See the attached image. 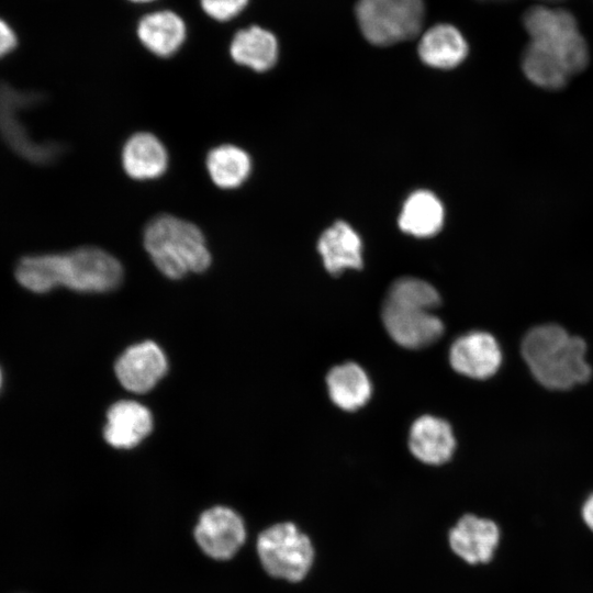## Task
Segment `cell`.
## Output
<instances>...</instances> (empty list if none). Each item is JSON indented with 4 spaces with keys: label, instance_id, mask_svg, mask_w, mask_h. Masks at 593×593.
Wrapping results in <instances>:
<instances>
[{
    "label": "cell",
    "instance_id": "6da1fadb",
    "mask_svg": "<svg viewBox=\"0 0 593 593\" xmlns=\"http://www.w3.org/2000/svg\"><path fill=\"white\" fill-rule=\"evenodd\" d=\"M15 279L26 290L45 293L57 287L79 292H108L123 279L120 261L108 251L82 246L64 254H36L22 257Z\"/></svg>",
    "mask_w": 593,
    "mask_h": 593
},
{
    "label": "cell",
    "instance_id": "7a4b0ae2",
    "mask_svg": "<svg viewBox=\"0 0 593 593\" xmlns=\"http://www.w3.org/2000/svg\"><path fill=\"white\" fill-rule=\"evenodd\" d=\"M585 354L584 340L556 324L532 328L522 342V356L532 374L551 390H567L590 379Z\"/></svg>",
    "mask_w": 593,
    "mask_h": 593
},
{
    "label": "cell",
    "instance_id": "3957f363",
    "mask_svg": "<svg viewBox=\"0 0 593 593\" xmlns=\"http://www.w3.org/2000/svg\"><path fill=\"white\" fill-rule=\"evenodd\" d=\"M143 242L154 265L170 279L202 272L212 260L200 228L175 215L153 217L145 227Z\"/></svg>",
    "mask_w": 593,
    "mask_h": 593
},
{
    "label": "cell",
    "instance_id": "277c9868",
    "mask_svg": "<svg viewBox=\"0 0 593 593\" xmlns=\"http://www.w3.org/2000/svg\"><path fill=\"white\" fill-rule=\"evenodd\" d=\"M523 24L530 41L555 53L571 76L588 66L589 46L570 12L542 5L533 7L524 13Z\"/></svg>",
    "mask_w": 593,
    "mask_h": 593
},
{
    "label": "cell",
    "instance_id": "5b68a950",
    "mask_svg": "<svg viewBox=\"0 0 593 593\" xmlns=\"http://www.w3.org/2000/svg\"><path fill=\"white\" fill-rule=\"evenodd\" d=\"M356 19L365 38L377 46L415 37L425 19L423 0H357Z\"/></svg>",
    "mask_w": 593,
    "mask_h": 593
},
{
    "label": "cell",
    "instance_id": "8992f818",
    "mask_svg": "<svg viewBox=\"0 0 593 593\" xmlns=\"http://www.w3.org/2000/svg\"><path fill=\"white\" fill-rule=\"evenodd\" d=\"M41 100L40 93L0 82V136L15 154L40 166L56 161L63 153L57 143L34 139L23 122L22 113Z\"/></svg>",
    "mask_w": 593,
    "mask_h": 593
},
{
    "label": "cell",
    "instance_id": "52a82bcc",
    "mask_svg": "<svg viewBox=\"0 0 593 593\" xmlns=\"http://www.w3.org/2000/svg\"><path fill=\"white\" fill-rule=\"evenodd\" d=\"M257 550L266 571L290 582L301 581L309 572L314 557L309 537L292 523H280L264 530Z\"/></svg>",
    "mask_w": 593,
    "mask_h": 593
},
{
    "label": "cell",
    "instance_id": "ba28073f",
    "mask_svg": "<svg viewBox=\"0 0 593 593\" xmlns=\"http://www.w3.org/2000/svg\"><path fill=\"white\" fill-rule=\"evenodd\" d=\"M382 321L390 337L410 349L432 345L444 333L441 320L432 310L415 304L384 300Z\"/></svg>",
    "mask_w": 593,
    "mask_h": 593
},
{
    "label": "cell",
    "instance_id": "9c48e42d",
    "mask_svg": "<svg viewBox=\"0 0 593 593\" xmlns=\"http://www.w3.org/2000/svg\"><path fill=\"white\" fill-rule=\"evenodd\" d=\"M245 526L240 516L225 506H214L199 518L194 536L200 548L211 558L233 557L245 540Z\"/></svg>",
    "mask_w": 593,
    "mask_h": 593
},
{
    "label": "cell",
    "instance_id": "30bf717a",
    "mask_svg": "<svg viewBox=\"0 0 593 593\" xmlns=\"http://www.w3.org/2000/svg\"><path fill=\"white\" fill-rule=\"evenodd\" d=\"M167 367L168 362L160 347L146 340L128 347L118 358L114 371L126 390L145 393L164 377Z\"/></svg>",
    "mask_w": 593,
    "mask_h": 593
},
{
    "label": "cell",
    "instance_id": "8fae6325",
    "mask_svg": "<svg viewBox=\"0 0 593 593\" xmlns=\"http://www.w3.org/2000/svg\"><path fill=\"white\" fill-rule=\"evenodd\" d=\"M449 361L460 374L472 379H486L499 370L502 351L491 334L475 331L454 342L449 351Z\"/></svg>",
    "mask_w": 593,
    "mask_h": 593
},
{
    "label": "cell",
    "instance_id": "7c38bea8",
    "mask_svg": "<svg viewBox=\"0 0 593 593\" xmlns=\"http://www.w3.org/2000/svg\"><path fill=\"white\" fill-rule=\"evenodd\" d=\"M499 539L500 530L494 522L472 514L462 516L449 533L452 551L471 564L490 561Z\"/></svg>",
    "mask_w": 593,
    "mask_h": 593
},
{
    "label": "cell",
    "instance_id": "4fadbf2b",
    "mask_svg": "<svg viewBox=\"0 0 593 593\" xmlns=\"http://www.w3.org/2000/svg\"><path fill=\"white\" fill-rule=\"evenodd\" d=\"M152 428L149 410L138 402L123 400L109 409L103 436L112 447L128 449L138 445Z\"/></svg>",
    "mask_w": 593,
    "mask_h": 593
},
{
    "label": "cell",
    "instance_id": "5bb4252c",
    "mask_svg": "<svg viewBox=\"0 0 593 593\" xmlns=\"http://www.w3.org/2000/svg\"><path fill=\"white\" fill-rule=\"evenodd\" d=\"M409 446L412 454L422 462L441 465L451 458L456 441L452 429L446 421L424 415L412 424Z\"/></svg>",
    "mask_w": 593,
    "mask_h": 593
},
{
    "label": "cell",
    "instance_id": "9a60e30c",
    "mask_svg": "<svg viewBox=\"0 0 593 593\" xmlns=\"http://www.w3.org/2000/svg\"><path fill=\"white\" fill-rule=\"evenodd\" d=\"M121 158L124 171L135 180L157 179L168 167L166 147L147 132L132 135L123 146Z\"/></svg>",
    "mask_w": 593,
    "mask_h": 593
},
{
    "label": "cell",
    "instance_id": "2e32d148",
    "mask_svg": "<svg viewBox=\"0 0 593 593\" xmlns=\"http://www.w3.org/2000/svg\"><path fill=\"white\" fill-rule=\"evenodd\" d=\"M468 49L462 33L448 23H438L427 29L417 46L422 61L439 69H450L460 65L467 57Z\"/></svg>",
    "mask_w": 593,
    "mask_h": 593
},
{
    "label": "cell",
    "instance_id": "e0dca14e",
    "mask_svg": "<svg viewBox=\"0 0 593 593\" xmlns=\"http://www.w3.org/2000/svg\"><path fill=\"white\" fill-rule=\"evenodd\" d=\"M317 250L324 267L332 275L362 267L361 239L345 222L338 221L322 233Z\"/></svg>",
    "mask_w": 593,
    "mask_h": 593
},
{
    "label": "cell",
    "instance_id": "ac0fdd59",
    "mask_svg": "<svg viewBox=\"0 0 593 593\" xmlns=\"http://www.w3.org/2000/svg\"><path fill=\"white\" fill-rule=\"evenodd\" d=\"M186 24L172 11H156L145 15L137 25L142 44L159 57L174 55L186 38Z\"/></svg>",
    "mask_w": 593,
    "mask_h": 593
},
{
    "label": "cell",
    "instance_id": "d6986e66",
    "mask_svg": "<svg viewBox=\"0 0 593 593\" xmlns=\"http://www.w3.org/2000/svg\"><path fill=\"white\" fill-rule=\"evenodd\" d=\"M278 51L277 37L257 25L239 30L230 46V54L235 63L259 72L275 66Z\"/></svg>",
    "mask_w": 593,
    "mask_h": 593
},
{
    "label": "cell",
    "instance_id": "ffe728a7",
    "mask_svg": "<svg viewBox=\"0 0 593 593\" xmlns=\"http://www.w3.org/2000/svg\"><path fill=\"white\" fill-rule=\"evenodd\" d=\"M328 394L342 410L356 411L371 396V382L365 370L355 362L335 366L326 377Z\"/></svg>",
    "mask_w": 593,
    "mask_h": 593
},
{
    "label": "cell",
    "instance_id": "44dd1931",
    "mask_svg": "<svg viewBox=\"0 0 593 593\" xmlns=\"http://www.w3.org/2000/svg\"><path fill=\"white\" fill-rule=\"evenodd\" d=\"M444 217V206L438 198L430 191L418 190L404 202L399 226L415 237H429L440 231Z\"/></svg>",
    "mask_w": 593,
    "mask_h": 593
},
{
    "label": "cell",
    "instance_id": "7402d4cb",
    "mask_svg": "<svg viewBox=\"0 0 593 593\" xmlns=\"http://www.w3.org/2000/svg\"><path fill=\"white\" fill-rule=\"evenodd\" d=\"M522 68L532 83L546 90L563 88L571 77L555 53L532 41L523 52Z\"/></svg>",
    "mask_w": 593,
    "mask_h": 593
},
{
    "label": "cell",
    "instance_id": "603a6c76",
    "mask_svg": "<svg viewBox=\"0 0 593 593\" xmlns=\"http://www.w3.org/2000/svg\"><path fill=\"white\" fill-rule=\"evenodd\" d=\"M206 169L211 180L222 189L240 187L251 171V159L240 147L223 144L206 156Z\"/></svg>",
    "mask_w": 593,
    "mask_h": 593
},
{
    "label": "cell",
    "instance_id": "cb8c5ba5",
    "mask_svg": "<svg viewBox=\"0 0 593 593\" xmlns=\"http://www.w3.org/2000/svg\"><path fill=\"white\" fill-rule=\"evenodd\" d=\"M385 300L421 305L428 310H434L440 304L437 290L430 283L413 277L395 280L391 284Z\"/></svg>",
    "mask_w": 593,
    "mask_h": 593
},
{
    "label": "cell",
    "instance_id": "d4e9b609",
    "mask_svg": "<svg viewBox=\"0 0 593 593\" xmlns=\"http://www.w3.org/2000/svg\"><path fill=\"white\" fill-rule=\"evenodd\" d=\"M248 0H201L203 11L214 20L228 21L247 5Z\"/></svg>",
    "mask_w": 593,
    "mask_h": 593
},
{
    "label": "cell",
    "instance_id": "484cf974",
    "mask_svg": "<svg viewBox=\"0 0 593 593\" xmlns=\"http://www.w3.org/2000/svg\"><path fill=\"white\" fill-rule=\"evenodd\" d=\"M18 45V37L10 24L0 19V59L9 55Z\"/></svg>",
    "mask_w": 593,
    "mask_h": 593
},
{
    "label": "cell",
    "instance_id": "4316f807",
    "mask_svg": "<svg viewBox=\"0 0 593 593\" xmlns=\"http://www.w3.org/2000/svg\"><path fill=\"white\" fill-rule=\"evenodd\" d=\"M582 517L588 527L593 532V494L583 504Z\"/></svg>",
    "mask_w": 593,
    "mask_h": 593
},
{
    "label": "cell",
    "instance_id": "83f0119b",
    "mask_svg": "<svg viewBox=\"0 0 593 593\" xmlns=\"http://www.w3.org/2000/svg\"><path fill=\"white\" fill-rule=\"evenodd\" d=\"M130 1L137 2V3H144V2H150L153 0H130Z\"/></svg>",
    "mask_w": 593,
    "mask_h": 593
},
{
    "label": "cell",
    "instance_id": "f1b7e54d",
    "mask_svg": "<svg viewBox=\"0 0 593 593\" xmlns=\"http://www.w3.org/2000/svg\"><path fill=\"white\" fill-rule=\"evenodd\" d=\"M1 385H2V371L0 369V389H1Z\"/></svg>",
    "mask_w": 593,
    "mask_h": 593
},
{
    "label": "cell",
    "instance_id": "f546056e",
    "mask_svg": "<svg viewBox=\"0 0 593 593\" xmlns=\"http://www.w3.org/2000/svg\"><path fill=\"white\" fill-rule=\"evenodd\" d=\"M482 1H504V0H482Z\"/></svg>",
    "mask_w": 593,
    "mask_h": 593
}]
</instances>
